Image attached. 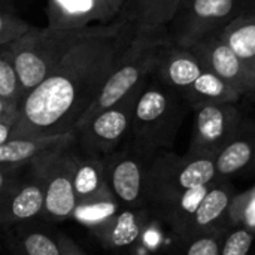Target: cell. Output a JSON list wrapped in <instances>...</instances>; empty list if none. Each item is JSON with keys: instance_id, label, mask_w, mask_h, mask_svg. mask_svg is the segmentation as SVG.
Segmentation results:
<instances>
[{"instance_id": "cell-34", "label": "cell", "mask_w": 255, "mask_h": 255, "mask_svg": "<svg viewBox=\"0 0 255 255\" xmlns=\"http://www.w3.org/2000/svg\"><path fill=\"white\" fill-rule=\"evenodd\" d=\"M251 79H253V87H251V94L255 96V58L251 64Z\"/></svg>"}, {"instance_id": "cell-2", "label": "cell", "mask_w": 255, "mask_h": 255, "mask_svg": "<svg viewBox=\"0 0 255 255\" xmlns=\"http://www.w3.org/2000/svg\"><path fill=\"white\" fill-rule=\"evenodd\" d=\"M170 42L167 27L134 31V36L127 48L118 55L100 94L79 124L99 111L118 103L133 90L140 87L154 73L163 49Z\"/></svg>"}, {"instance_id": "cell-35", "label": "cell", "mask_w": 255, "mask_h": 255, "mask_svg": "<svg viewBox=\"0 0 255 255\" xmlns=\"http://www.w3.org/2000/svg\"><path fill=\"white\" fill-rule=\"evenodd\" d=\"M0 9L12 10V9H10V3H9V0H0Z\"/></svg>"}, {"instance_id": "cell-27", "label": "cell", "mask_w": 255, "mask_h": 255, "mask_svg": "<svg viewBox=\"0 0 255 255\" xmlns=\"http://www.w3.org/2000/svg\"><path fill=\"white\" fill-rule=\"evenodd\" d=\"M19 115V103L7 100L0 96V123H7L15 126Z\"/></svg>"}, {"instance_id": "cell-21", "label": "cell", "mask_w": 255, "mask_h": 255, "mask_svg": "<svg viewBox=\"0 0 255 255\" xmlns=\"http://www.w3.org/2000/svg\"><path fill=\"white\" fill-rule=\"evenodd\" d=\"M31 25L16 16L12 10L0 9V46H7L24 36Z\"/></svg>"}, {"instance_id": "cell-10", "label": "cell", "mask_w": 255, "mask_h": 255, "mask_svg": "<svg viewBox=\"0 0 255 255\" xmlns=\"http://www.w3.org/2000/svg\"><path fill=\"white\" fill-rule=\"evenodd\" d=\"M194 109L197 139L208 146L217 145L227 139L239 123V112L235 108V103L211 102Z\"/></svg>"}, {"instance_id": "cell-31", "label": "cell", "mask_w": 255, "mask_h": 255, "mask_svg": "<svg viewBox=\"0 0 255 255\" xmlns=\"http://www.w3.org/2000/svg\"><path fill=\"white\" fill-rule=\"evenodd\" d=\"M10 166H0V193L4 190L7 184V175H9Z\"/></svg>"}, {"instance_id": "cell-5", "label": "cell", "mask_w": 255, "mask_h": 255, "mask_svg": "<svg viewBox=\"0 0 255 255\" xmlns=\"http://www.w3.org/2000/svg\"><path fill=\"white\" fill-rule=\"evenodd\" d=\"M255 0H185L169 24L172 43L187 48L193 42L220 31L242 13L250 12Z\"/></svg>"}, {"instance_id": "cell-20", "label": "cell", "mask_w": 255, "mask_h": 255, "mask_svg": "<svg viewBox=\"0 0 255 255\" xmlns=\"http://www.w3.org/2000/svg\"><path fill=\"white\" fill-rule=\"evenodd\" d=\"M139 236V226L131 212H123L117 217L115 226L111 233V244L123 248L131 245Z\"/></svg>"}, {"instance_id": "cell-16", "label": "cell", "mask_w": 255, "mask_h": 255, "mask_svg": "<svg viewBox=\"0 0 255 255\" xmlns=\"http://www.w3.org/2000/svg\"><path fill=\"white\" fill-rule=\"evenodd\" d=\"M45 202L43 182H31L24 185L9 203L7 212L10 220L25 221L40 214Z\"/></svg>"}, {"instance_id": "cell-28", "label": "cell", "mask_w": 255, "mask_h": 255, "mask_svg": "<svg viewBox=\"0 0 255 255\" xmlns=\"http://www.w3.org/2000/svg\"><path fill=\"white\" fill-rule=\"evenodd\" d=\"M188 255H218V247L211 239H202L191 245Z\"/></svg>"}, {"instance_id": "cell-36", "label": "cell", "mask_w": 255, "mask_h": 255, "mask_svg": "<svg viewBox=\"0 0 255 255\" xmlns=\"http://www.w3.org/2000/svg\"><path fill=\"white\" fill-rule=\"evenodd\" d=\"M72 255H85V254H81V253H75V254H72Z\"/></svg>"}, {"instance_id": "cell-30", "label": "cell", "mask_w": 255, "mask_h": 255, "mask_svg": "<svg viewBox=\"0 0 255 255\" xmlns=\"http://www.w3.org/2000/svg\"><path fill=\"white\" fill-rule=\"evenodd\" d=\"M245 218H247V223L254 227L255 226V194L254 197L251 199V202L248 203V208L245 211Z\"/></svg>"}, {"instance_id": "cell-19", "label": "cell", "mask_w": 255, "mask_h": 255, "mask_svg": "<svg viewBox=\"0 0 255 255\" xmlns=\"http://www.w3.org/2000/svg\"><path fill=\"white\" fill-rule=\"evenodd\" d=\"M215 175V164L209 158H197L187 164L182 172L179 173V184L181 187L193 188L208 184Z\"/></svg>"}, {"instance_id": "cell-4", "label": "cell", "mask_w": 255, "mask_h": 255, "mask_svg": "<svg viewBox=\"0 0 255 255\" xmlns=\"http://www.w3.org/2000/svg\"><path fill=\"white\" fill-rule=\"evenodd\" d=\"M184 103L187 102L178 91L151 75L137 96L130 130L142 142L161 140L181 120Z\"/></svg>"}, {"instance_id": "cell-24", "label": "cell", "mask_w": 255, "mask_h": 255, "mask_svg": "<svg viewBox=\"0 0 255 255\" xmlns=\"http://www.w3.org/2000/svg\"><path fill=\"white\" fill-rule=\"evenodd\" d=\"M27 255H61L57 244L43 233H31L22 241Z\"/></svg>"}, {"instance_id": "cell-13", "label": "cell", "mask_w": 255, "mask_h": 255, "mask_svg": "<svg viewBox=\"0 0 255 255\" xmlns=\"http://www.w3.org/2000/svg\"><path fill=\"white\" fill-rule=\"evenodd\" d=\"M220 34L233 52L251 67L255 58V12H247L233 19Z\"/></svg>"}, {"instance_id": "cell-22", "label": "cell", "mask_w": 255, "mask_h": 255, "mask_svg": "<svg viewBox=\"0 0 255 255\" xmlns=\"http://www.w3.org/2000/svg\"><path fill=\"white\" fill-rule=\"evenodd\" d=\"M227 205H229V197L224 191L214 190V191L208 193L205 196V199L202 200L199 209L196 211L197 223L202 226L209 224L211 221H214L215 218H218L223 214V211L227 208Z\"/></svg>"}, {"instance_id": "cell-17", "label": "cell", "mask_w": 255, "mask_h": 255, "mask_svg": "<svg viewBox=\"0 0 255 255\" xmlns=\"http://www.w3.org/2000/svg\"><path fill=\"white\" fill-rule=\"evenodd\" d=\"M254 155V146L245 139H235L223 148L217 158V169L221 173H233L245 167Z\"/></svg>"}, {"instance_id": "cell-9", "label": "cell", "mask_w": 255, "mask_h": 255, "mask_svg": "<svg viewBox=\"0 0 255 255\" xmlns=\"http://www.w3.org/2000/svg\"><path fill=\"white\" fill-rule=\"evenodd\" d=\"M46 16L52 28L76 30L91 22L111 24L118 13L108 0H48Z\"/></svg>"}, {"instance_id": "cell-1", "label": "cell", "mask_w": 255, "mask_h": 255, "mask_svg": "<svg viewBox=\"0 0 255 255\" xmlns=\"http://www.w3.org/2000/svg\"><path fill=\"white\" fill-rule=\"evenodd\" d=\"M134 28L118 18L76 43L21 102L12 137L40 139L73 133L102 91Z\"/></svg>"}, {"instance_id": "cell-32", "label": "cell", "mask_w": 255, "mask_h": 255, "mask_svg": "<svg viewBox=\"0 0 255 255\" xmlns=\"http://www.w3.org/2000/svg\"><path fill=\"white\" fill-rule=\"evenodd\" d=\"M158 241H160V238H158V235L155 232H148L145 235V242L148 245H151V247H155L158 244Z\"/></svg>"}, {"instance_id": "cell-25", "label": "cell", "mask_w": 255, "mask_h": 255, "mask_svg": "<svg viewBox=\"0 0 255 255\" xmlns=\"http://www.w3.org/2000/svg\"><path fill=\"white\" fill-rule=\"evenodd\" d=\"M253 244V236L245 230H239L233 233L224 247L223 255H247Z\"/></svg>"}, {"instance_id": "cell-6", "label": "cell", "mask_w": 255, "mask_h": 255, "mask_svg": "<svg viewBox=\"0 0 255 255\" xmlns=\"http://www.w3.org/2000/svg\"><path fill=\"white\" fill-rule=\"evenodd\" d=\"M143 84L118 103L99 111L73 130V134L78 136L81 146L90 155L109 152L127 134L131 126L133 109Z\"/></svg>"}, {"instance_id": "cell-3", "label": "cell", "mask_w": 255, "mask_h": 255, "mask_svg": "<svg viewBox=\"0 0 255 255\" xmlns=\"http://www.w3.org/2000/svg\"><path fill=\"white\" fill-rule=\"evenodd\" d=\"M96 28L97 25L76 30L31 25L24 36L7 45L6 48L12 57L21 84L22 99L48 76L76 43L94 33Z\"/></svg>"}, {"instance_id": "cell-18", "label": "cell", "mask_w": 255, "mask_h": 255, "mask_svg": "<svg viewBox=\"0 0 255 255\" xmlns=\"http://www.w3.org/2000/svg\"><path fill=\"white\" fill-rule=\"evenodd\" d=\"M0 96L16 103L22 99L18 73L6 46H0Z\"/></svg>"}, {"instance_id": "cell-11", "label": "cell", "mask_w": 255, "mask_h": 255, "mask_svg": "<svg viewBox=\"0 0 255 255\" xmlns=\"http://www.w3.org/2000/svg\"><path fill=\"white\" fill-rule=\"evenodd\" d=\"M185 0H124L118 18L127 21L134 31L169 27Z\"/></svg>"}, {"instance_id": "cell-7", "label": "cell", "mask_w": 255, "mask_h": 255, "mask_svg": "<svg viewBox=\"0 0 255 255\" xmlns=\"http://www.w3.org/2000/svg\"><path fill=\"white\" fill-rule=\"evenodd\" d=\"M69 146L70 145L52 149L34 160L37 170L43 176V209L57 220L67 218L78 206L73 188L75 155L67 152Z\"/></svg>"}, {"instance_id": "cell-23", "label": "cell", "mask_w": 255, "mask_h": 255, "mask_svg": "<svg viewBox=\"0 0 255 255\" xmlns=\"http://www.w3.org/2000/svg\"><path fill=\"white\" fill-rule=\"evenodd\" d=\"M75 215L79 221L91 224V223H99L108 220L111 215L115 214V205L108 203V202H96L84 206H76Z\"/></svg>"}, {"instance_id": "cell-33", "label": "cell", "mask_w": 255, "mask_h": 255, "mask_svg": "<svg viewBox=\"0 0 255 255\" xmlns=\"http://www.w3.org/2000/svg\"><path fill=\"white\" fill-rule=\"evenodd\" d=\"M108 1H109V4L117 10V13H120V12H121V7H123L124 0H108Z\"/></svg>"}, {"instance_id": "cell-26", "label": "cell", "mask_w": 255, "mask_h": 255, "mask_svg": "<svg viewBox=\"0 0 255 255\" xmlns=\"http://www.w3.org/2000/svg\"><path fill=\"white\" fill-rule=\"evenodd\" d=\"M208 194V190L205 185H200V187H193V188H187L185 190V194L182 196V200H181V205L182 208L190 212V214H196V211L199 209L202 200L205 199V196Z\"/></svg>"}, {"instance_id": "cell-14", "label": "cell", "mask_w": 255, "mask_h": 255, "mask_svg": "<svg viewBox=\"0 0 255 255\" xmlns=\"http://www.w3.org/2000/svg\"><path fill=\"white\" fill-rule=\"evenodd\" d=\"M111 185L118 199L134 202L142 185V170L137 161L130 157L115 160L111 166Z\"/></svg>"}, {"instance_id": "cell-15", "label": "cell", "mask_w": 255, "mask_h": 255, "mask_svg": "<svg viewBox=\"0 0 255 255\" xmlns=\"http://www.w3.org/2000/svg\"><path fill=\"white\" fill-rule=\"evenodd\" d=\"M105 164L96 155L76 157L73 167V188L76 199H90L102 190Z\"/></svg>"}, {"instance_id": "cell-12", "label": "cell", "mask_w": 255, "mask_h": 255, "mask_svg": "<svg viewBox=\"0 0 255 255\" xmlns=\"http://www.w3.org/2000/svg\"><path fill=\"white\" fill-rule=\"evenodd\" d=\"M75 139L73 133L55 136V137H40V139H25V137H10L0 145V166L16 167L19 164L34 161L40 155L70 145Z\"/></svg>"}, {"instance_id": "cell-8", "label": "cell", "mask_w": 255, "mask_h": 255, "mask_svg": "<svg viewBox=\"0 0 255 255\" xmlns=\"http://www.w3.org/2000/svg\"><path fill=\"white\" fill-rule=\"evenodd\" d=\"M200 64L241 96L251 94V67L245 64L226 43L220 31L208 34L187 46Z\"/></svg>"}, {"instance_id": "cell-29", "label": "cell", "mask_w": 255, "mask_h": 255, "mask_svg": "<svg viewBox=\"0 0 255 255\" xmlns=\"http://www.w3.org/2000/svg\"><path fill=\"white\" fill-rule=\"evenodd\" d=\"M12 128H13L12 124L0 123V145L4 143L6 140H9L12 137Z\"/></svg>"}]
</instances>
